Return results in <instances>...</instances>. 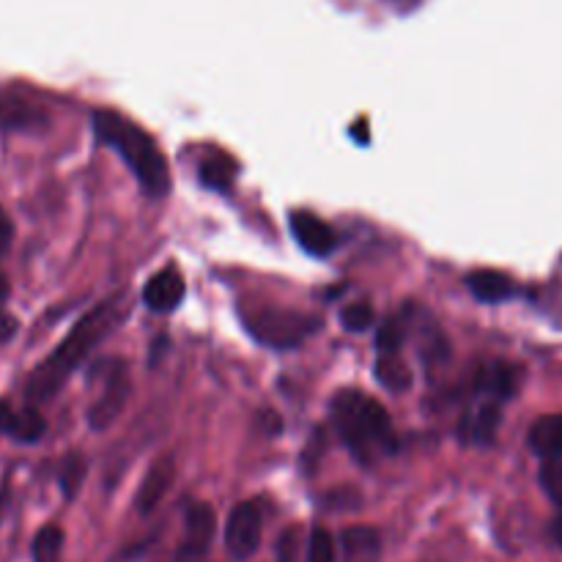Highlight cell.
I'll return each instance as SVG.
<instances>
[{
  "label": "cell",
  "instance_id": "6da1fadb",
  "mask_svg": "<svg viewBox=\"0 0 562 562\" xmlns=\"http://www.w3.org/2000/svg\"><path fill=\"white\" fill-rule=\"evenodd\" d=\"M126 316V296L115 294L110 300L99 302L91 313L80 318L75 324L69 335L58 344V349L42 362V366L33 371L31 382H27L25 395L27 401L38 404V401H49L60 387L66 384V379L77 371L82 360L91 355L93 346L102 338H108L115 327L121 324V318Z\"/></svg>",
  "mask_w": 562,
  "mask_h": 562
},
{
  "label": "cell",
  "instance_id": "7a4b0ae2",
  "mask_svg": "<svg viewBox=\"0 0 562 562\" xmlns=\"http://www.w3.org/2000/svg\"><path fill=\"white\" fill-rule=\"evenodd\" d=\"M329 412H333L335 431L362 464H371L395 450L393 420L387 409L371 395L360 390H340Z\"/></svg>",
  "mask_w": 562,
  "mask_h": 562
},
{
  "label": "cell",
  "instance_id": "3957f363",
  "mask_svg": "<svg viewBox=\"0 0 562 562\" xmlns=\"http://www.w3.org/2000/svg\"><path fill=\"white\" fill-rule=\"evenodd\" d=\"M93 130H97V137L104 146L119 151V157L130 165L132 173L137 176V181H140L148 195L162 198L170 190V173L162 151L135 121L124 119L115 110H97L93 113Z\"/></svg>",
  "mask_w": 562,
  "mask_h": 562
},
{
  "label": "cell",
  "instance_id": "277c9868",
  "mask_svg": "<svg viewBox=\"0 0 562 562\" xmlns=\"http://www.w3.org/2000/svg\"><path fill=\"white\" fill-rule=\"evenodd\" d=\"M241 322H245L247 333L269 349H294L322 327V318L311 316V313L272 305L241 311Z\"/></svg>",
  "mask_w": 562,
  "mask_h": 562
},
{
  "label": "cell",
  "instance_id": "5b68a950",
  "mask_svg": "<svg viewBox=\"0 0 562 562\" xmlns=\"http://www.w3.org/2000/svg\"><path fill=\"white\" fill-rule=\"evenodd\" d=\"M97 379H102V387H99L97 401L88 406V426L93 431H104L119 420L130 401V368L124 360H104L97 366Z\"/></svg>",
  "mask_w": 562,
  "mask_h": 562
},
{
  "label": "cell",
  "instance_id": "8992f818",
  "mask_svg": "<svg viewBox=\"0 0 562 562\" xmlns=\"http://www.w3.org/2000/svg\"><path fill=\"white\" fill-rule=\"evenodd\" d=\"M263 514L256 499L239 503L225 521V549L234 560H247L261 547Z\"/></svg>",
  "mask_w": 562,
  "mask_h": 562
},
{
  "label": "cell",
  "instance_id": "52a82bcc",
  "mask_svg": "<svg viewBox=\"0 0 562 562\" xmlns=\"http://www.w3.org/2000/svg\"><path fill=\"white\" fill-rule=\"evenodd\" d=\"M214 530H217L214 510L203 503L190 505L184 521V541L176 552V562H203L214 541Z\"/></svg>",
  "mask_w": 562,
  "mask_h": 562
},
{
  "label": "cell",
  "instance_id": "ba28073f",
  "mask_svg": "<svg viewBox=\"0 0 562 562\" xmlns=\"http://www.w3.org/2000/svg\"><path fill=\"white\" fill-rule=\"evenodd\" d=\"M291 234L300 241V247L311 256L324 258L338 247V234L329 223L316 217L313 212H294L291 214Z\"/></svg>",
  "mask_w": 562,
  "mask_h": 562
},
{
  "label": "cell",
  "instance_id": "9c48e42d",
  "mask_svg": "<svg viewBox=\"0 0 562 562\" xmlns=\"http://www.w3.org/2000/svg\"><path fill=\"white\" fill-rule=\"evenodd\" d=\"M184 278L176 267H165L143 289V305L154 313H170L184 300Z\"/></svg>",
  "mask_w": 562,
  "mask_h": 562
},
{
  "label": "cell",
  "instance_id": "30bf717a",
  "mask_svg": "<svg viewBox=\"0 0 562 562\" xmlns=\"http://www.w3.org/2000/svg\"><path fill=\"white\" fill-rule=\"evenodd\" d=\"M173 477H176L173 456H162L159 461H154L151 470H148L146 477H143L140 488H137V497H135L137 510H140V514H151V510L162 503L165 494L170 492Z\"/></svg>",
  "mask_w": 562,
  "mask_h": 562
},
{
  "label": "cell",
  "instance_id": "8fae6325",
  "mask_svg": "<svg viewBox=\"0 0 562 562\" xmlns=\"http://www.w3.org/2000/svg\"><path fill=\"white\" fill-rule=\"evenodd\" d=\"M382 538L373 527L357 525L340 536V562H379Z\"/></svg>",
  "mask_w": 562,
  "mask_h": 562
},
{
  "label": "cell",
  "instance_id": "7c38bea8",
  "mask_svg": "<svg viewBox=\"0 0 562 562\" xmlns=\"http://www.w3.org/2000/svg\"><path fill=\"white\" fill-rule=\"evenodd\" d=\"M467 289L481 302H503L514 296V280L497 269H475L467 274Z\"/></svg>",
  "mask_w": 562,
  "mask_h": 562
},
{
  "label": "cell",
  "instance_id": "4fadbf2b",
  "mask_svg": "<svg viewBox=\"0 0 562 562\" xmlns=\"http://www.w3.org/2000/svg\"><path fill=\"white\" fill-rule=\"evenodd\" d=\"M477 393L488 395V398H510L516 393V371L508 362H486L477 373Z\"/></svg>",
  "mask_w": 562,
  "mask_h": 562
},
{
  "label": "cell",
  "instance_id": "5bb4252c",
  "mask_svg": "<svg viewBox=\"0 0 562 562\" xmlns=\"http://www.w3.org/2000/svg\"><path fill=\"white\" fill-rule=\"evenodd\" d=\"M530 445L547 461L562 464V415H547L530 428Z\"/></svg>",
  "mask_w": 562,
  "mask_h": 562
},
{
  "label": "cell",
  "instance_id": "9a60e30c",
  "mask_svg": "<svg viewBox=\"0 0 562 562\" xmlns=\"http://www.w3.org/2000/svg\"><path fill=\"white\" fill-rule=\"evenodd\" d=\"M497 428H499V409L494 401H486V404H481L477 409H472L470 415L464 417L461 434H464V439H470V442L488 445L494 439V434H497Z\"/></svg>",
  "mask_w": 562,
  "mask_h": 562
},
{
  "label": "cell",
  "instance_id": "2e32d148",
  "mask_svg": "<svg viewBox=\"0 0 562 562\" xmlns=\"http://www.w3.org/2000/svg\"><path fill=\"white\" fill-rule=\"evenodd\" d=\"M198 176H201L203 184L212 187V190H228L231 181H234L236 176V162L228 154H209V157L201 159Z\"/></svg>",
  "mask_w": 562,
  "mask_h": 562
},
{
  "label": "cell",
  "instance_id": "e0dca14e",
  "mask_svg": "<svg viewBox=\"0 0 562 562\" xmlns=\"http://www.w3.org/2000/svg\"><path fill=\"white\" fill-rule=\"evenodd\" d=\"M376 379L393 393H401L412 384V371L401 355H379L376 360Z\"/></svg>",
  "mask_w": 562,
  "mask_h": 562
},
{
  "label": "cell",
  "instance_id": "ac0fdd59",
  "mask_svg": "<svg viewBox=\"0 0 562 562\" xmlns=\"http://www.w3.org/2000/svg\"><path fill=\"white\" fill-rule=\"evenodd\" d=\"M44 431H47V423H44V417L38 415L36 409H31V406L22 412H16V415L11 417L9 434H11V439H16V442H25V445L38 442Z\"/></svg>",
  "mask_w": 562,
  "mask_h": 562
},
{
  "label": "cell",
  "instance_id": "d6986e66",
  "mask_svg": "<svg viewBox=\"0 0 562 562\" xmlns=\"http://www.w3.org/2000/svg\"><path fill=\"white\" fill-rule=\"evenodd\" d=\"M60 547H64V532H60V527H42L36 532V538H33V562H55L60 554Z\"/></svg>",
  "mask_w": 562,
  "mask_h": 562
},
{
  "label": "cell",
  "instance_id": "ffe728a7",
  "mask_svg": "<svg viewBox=\"0 0 562 562\" xmlns=\"http://www.w3.org/2000/svg\"><path fill=\"white\" fill-rule=\"evenodd\" d=\"M307 562H338V547L327 527H313L307 538Z\"/></svg>",
  "mask_w": 562,
  "mask_h": 562
},
{
  "label": "cell",
  "instance_id": "44dd1931",
  "mask_svg": "<svg viewBox=\"0 0 562 562\" xmlns=\"http://www.w3.org/2000/svg\"><path fill=\"white\" fill-rule=\"evenodd\" d=\"M406 338V324L401 318H387L376 333L379 355H401Z\"/></svg>",
  "mask_w": 562,
  "mask_h": 562
},
{
  "label": "cell",
  "instance_id": "7402d4cb",
  "mask_svg": "<svg viewBox=\"0 0 562 562\" xmlns=\"http://www.w3.org/2000/svg\"><path fill=\"white\" fill-rule=\"evenodd\" d=\"M373 307L368 302H355V305H346L340 311V324L349 333H366V329L373 327Z\"/></svg>",
  "mask_w": 562,
  "mask_h": 562
},
{
  "label": "cell",
  "instance_id": "603a6c76",
  "mask_svg": "<svg viewBox=\"0 0 562 562\" xmlns=\"http://www.w3.org/2000/svg\"><path fill=\"white\" fill-rule=\"evenodd\" d=\"M82 477H86V461H82L77 453L69 456L64 464V475H60V486H64L66 497H75L77 486H80Z\"/></svg>",
  "mask_w": 562,
  "mask_h": 562
},
{
  "label": "cell",
  "instance_id": "cb8c5ba5",
  "mask_svg": "<svg viewBox=\"0 0 562 562\" xmlns=\"http://www.w3.org/2000/svg\"><path fill=\"white\" fill-rule=\"evenodd\" d=\"M541 486L554 503L562 505V464L560 461H547L541 467Z\"/></svg>",
  "mask_w": 562,
  "mask_h": 562
},
{
  "label": "cell",
  "instance_id": "d4e9b609",
  "mask_svg": "<svg viewBox=\"0 0 562 562\" xmlns=\"http://www.w3.org/2000/svg\"><path fill=\"white\" fill-rule=\"evenodd\" d=\"M36 119L33 108L22 102H3L0 104V126H16V124H27V121Z\"/></svg>",
  "mask_w": 562,
  "mask_h": 562
},
{
  "label": "cell",
  "instance_id": "484cf974",
  "mask_svg": "<svg viewBox=\"0 0 562 562\" xmlns=\"http://www.w3.org/2000/svg\"><path fill=\"white\" fill-rule=\"evenodd\" d=\"M11 239H14V225H11V217L0 206V256L11 247Z\"/></svg>",
  "mask_w": 562,
  "mask_h": 562
},
{
  "label": "cell",
  "instance_id": "4316f807",
  "mask_svg": "<svg viewBox=\"0 0 562 562\" xmlns=\"http://www.w3.org/2000/svg\"><path fill=\"white\" fill-rule=\"evenodd\" d=\"M14 333H16V318L0 313V344H5L9 338H14Z\"/></svg>",
  "mask_w": 562,
  "mask_h": 562
},
{
  "label": "cell",
  "instance_id": "83f0119b",
  "mask_svg": "<svg viewBox=\"0 0 562 562\" xmlns=\"http://www.w3.org/2000/svg\"><path fill=\"white\" fill-rule=\"evenodd\" d=\"M294 536H296V532L291 530L289 536L280 538V560H283V562H291V560H294V547H291V538H294Z\"/></svg>",
  "mask_w": 562,
  "mask_h": 562
},
{
  "label": "cell",
  "instance_id": "f1b7e54d",
  "mask_svg": "<svg viewBox=\"0 0 562 562\" xmlns=\"http://www.w3.org/2000/svg\"><path fill=\"white\" fill-rule=\"evenodd\" d=\"M11 409H9V404H5V401H0V431H9V426H11Z\"/></svg>",
  "mask_w": 562,
  "mask_h": 562
},
{
  "label": "cell",
  "instance_id": "f546056e",
  "mask_svg": "<svg viewBox=\"0 0 562 562\" xmlns=\"http://www.w3.org/2000/svg\"><path fill=\"white\" fill-rule=\"evenodd\" d=\"M552 538H554V543L562 549V514L552 521Z\"/></svg>",
  "mask_w": 562,
  "mask_h": 562
},
{
  "label": "cell",
  "instance_id": "4dcf8cb0",
  "mask_svg": "<svg viewBox=\"0 0 562 562\" xmlns=\"http://www.w3.org/2000/svg\"><path fill=\"white\" fill-rule=\"evenodd\" d=\"M5 296H9V280H5V274L0 272V302H3Z\"/></svg>",
  "mask_w": 562,
  "mask_h": 562
},
{
  "label": "cell",
  "instance_id": "1f68e13d",
  "mask_svg": "<svg viewBox=\"0 0 562 562\" xmlns=\"http://www.w3.org/2000/svg\"><path fill=\"white\" fill-rule=\"evenodd\" d=\"M0 508H3V499H0Z\"/></svg>",
  "mask_w": 562,
  "mask_h": 562
}]
</instances>
